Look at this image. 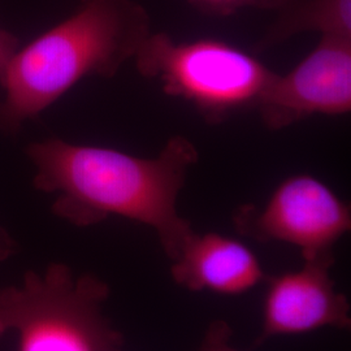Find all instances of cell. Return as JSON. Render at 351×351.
I'll use <instances>...</instances> for the list:
<instances>
[{"instance_id": "obj_1", "label": "cell", "mask_w": 351, "mask_h": 351, "mask_svg": "<svg viewBox=\"0 0 351 351\" xmlns=\"http://www.w3.org/2000/svg\"><path fill=\"white\" fill-rule=\"evenodd\" d=\"M34 188L55 194L52 211L75 226L99 224L120 216L150 226L165 255L175 261L191 234L177 210L180 193L199 154L191 139L175 136L160 152L142 158L59 138L32 143Z\"/></svg>"}, {"instance_id": "obj_2", "label": "cell", "mask_w": 351, "mask_h": 351, "mask_svg": "<svg viewBox=\"0 0 351 351\" xmlns=\"http://www.w3.org/2000/svg\"><path fill=\"white\" fill-rule=\"evenodd\" d=\"M151 33L150 16L133 0H84L14 53L0 82V133L16 134L84 78H111Z\"/></svg>"}, {"instance_id": "obj_3", "label": "cell", "mask_w": 351, "mask_h": 351, "mask_svg": "<svg viewBox=\"0 0 351 351\" xmlns=\"http://www.w3.org/2000/svg\"><path fill=\"white\" fill-rule=\"evenodd\" d=\"M110 295L97 276L75 277L62 263L21 285L0 289V319L17 333V351H125L123 335L101 314Z\"/></svg>"}, {"instance_id": "obj_4", "label": "cell", "mask_w": 351, "mask_h": 351, "mask_svg": "<svg viewBox=\"0 0 351 351\" xmlns=\"http://www.w3.org/2000/svg\"><path fill=\"white\" fill-rule=\"evenodd\" d=\"M133 62L143 78L158 82L167 95L191 104L211 124L255 110L275 73L254 55L224 40L177 42L164 33H151Z\"/></svg>"}, {"instance_id": "obj_5", "label": "cell", "mask_w": 351, "mask_h": 351, "mask_svg": "<svg viewBox=\"0 0 351 351\" xmlns=\"http://www.w3.org/2000/svg\"><path fill=\"white\" fill-rule=\"evenodd\" d=\"M233 224L258 242L298 247L304 262L335 264V246L350 232V206L314 176L295 175L284 180L262 208L239 206Z\"/></svg>"}, {"instance_id": "obj_6", "label": "cell", "mask_w": 351, "mask_h": 351, "mask_svg": "<svg viewBox=\"0 0 351 351\" xmlns=\"http://www.w3.org/2000/svg\"><path fill=\"white\" fill-rule=\"evenodd\" d=\"M255 110L271 130L314 114L350 112L351 38L320 37L314 50L288 73H274Z\"/></svg>"}, {"instance_id": "obj_7", "label": "cell", "mask_w": 351, "mask_h": 351, "mask_svg": "<svg viewBox=\"0 0 351 351\" xmlns=\"http://www.w3.org/2000/svg\"><path fill=\"white\" fill-rule=\"evenodd\" d=\"M333 264L304 262L301 269L267 277L263 323L255 345L277 336H297L324 326L350 329V304L335 289Z\"/></svg>"}, {"instance_id": "obj_8", "label": "cell", "mask_w": 351, "mask_h": 351, "mask_svg": "<svg viewBox=\"0 0 351 351\" xmlns=\"http://www.w3.org/2000/svg\"><path fill=\"white\" fill-rule=\"evenodd\" d=\"M176 284L191 291L237 295L267 280L258 256L239 239L219 233H193L172 261Z\"/></svg>"}, {"instance_id": "obj_9", "label": "cell", "mask_w": 351, "mask_h": 351, "mask_svg": "<svg viewBox=\"0 0 351 351\" xmlns=\"http://www.w3.org/2000/svg\"><path fill=\"white\" fill-rule=\"evenodd\" d=\"M278 13L259 50L311 32L320 37L351 38V0H291Z\"/></svg>"}, {"instance_id": "obj_10", "label": "cell", "mask_w": 351, "mask_h": 351, "mask_svg": "<svg viewBox=\"0 0 351 351\" xmlns=\"http://www.w3.org/2000/svg\"><path fill=\"white\" fill-rule=\"evenodd\" d=\"M291 0H190L201 12L211 16H230L247 8L280 11Z\"/></svg>"}, {"instance_id": "obj_11", "label": "cell", "mask_w": 351, "mask_h": 351, "mask_svg": "<svg viewBox=\"0 0 351 351\" xmlns=\"http://www.w3.org/2000/svg\"><path fill=\"white\" fill-rule=\"evenodd\" d=\"M232 328L224 320L213 322L195 351H239L230 343Z\"/></svg>"}, {"instance_id": "obj_12", "label": "cell", "mask_w": 351, "mask_h": 351, "mask_svg": "<svg viewBox=\"0 0 351 351\" xmlns=\"http://www.w3.org/2000/svg\"><path fill=\"white\" fill-rule=\"evenodd\" d=\"M17 50H19L17 37H14L10 32L0 27V82Z\"/></svg>"}, {"instance_id": "obj_13", "label": "cell", "mask_w": 351, "mask_h": 351, "mask_svg": "<svg viewBox=\"0 0 351 351\" xmlns=\"http://www.w3.org/2000/svg\"><path fill=\"white\" fill-rule=\"evenodd\" d=\"M16 251V243L7 232L0 228V262L8 259Z\"/></svg>"}, {"instance_id": "obj_14", "label": "cell", "mask_w": 351, "mask_h": 351, "mask_svg": "<svg viewBox=\"0 0 351 351\" xmlns=\"http://www.w3.org/2000/svg\"><path fill=\"white\" fill-rule=\"evenodd\" d=\"M5 332H7V329H5V326H4L1 319H0V339H1V336H3Z\"/></svg>"}]
</instances>
